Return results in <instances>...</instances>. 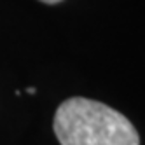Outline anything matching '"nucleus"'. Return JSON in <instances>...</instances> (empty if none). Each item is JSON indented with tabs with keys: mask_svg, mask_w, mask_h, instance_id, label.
<instances>
[{
	"mask_svg": "<svg viewBox=\"0 0 145 145\" xmlns=\"http://www.w3.org/2000/svg\"><path fill=\"white\" fill-rule=\"evenodd\" d=\"M54 133L61 145H140L128 117L101 101L79 96L58 107Z\"/></svg>",
	"mask_w": 145,
	"mask_h": 145,
	"instance_id": "1",
	"label": "nucleus"
},
{
	"mask_svg": "<svg viewBox=\"0 0 145 145\" xmlns=\"http://www.w3.org/2000/svg\"><path fill=\"white\" fill-rule=\"evenodd\" d=\"M40 2H44V4H58V2H61V0H40Z\"/></svg>",
	"mask_w": 145,
	"mask_h": 145,
	"instance_id": "2",
	"label": "nucleus"
},
{
	"mask_svg": "<svg viewBox=\"0 0 145 145\" xmlns=\"http://www.w3.org/2000/svg\"><path fill=\"white\" fill-rule=\"evenodd\" d=\"M26 93H30V95H33V93H35V88H28V89H26Z\"/></svg>",
	"mask_w": 145,
	"mask_h": 145,
	"instance_id": "3",
	"label": "nucleus"
}]
</instances>
